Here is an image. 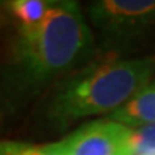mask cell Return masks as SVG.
Returning a JSON list of instances; mask_svg holds the SVG:
<instances>
[{"label": "cell", "instance_id": "cell-1", "mask_svg": "<svg viewBox=\"0 0 155 155\" xmlns=\"http://www.w3.org/2000/svg\"><path fill=\"white\" fill-rule=\"evenodd\" d=\"M95 42L72 0H52L38 26H19L0 63V121L22 114L48 89L88 65Z\"/></svg>", "mask_w": 155, "mask_h": 155}, {"label": "cell", "instance_id": "cell-2", "mask_svg": "<svg viewBox=\"0 0 155 155\" xmlns=\"http://www.w3.org/2000/svg\"><path fill=\"white\" fill-rule=\"evenodd\" d=\"M155 75V56L106 59L88 63L49 91L42 106L46 125L63 132L73 122L112 114L138 94Z\"/></svg>", "mask_w": 155, "mask_h": 155}, {"label": "cell", "instance_id": "cell-3", "mask_svg": "<svg viewBox=\"0 0 155 155\" xmlns=\"http://www.w3.org/2000/svg\"><path fill=\"white\" fill-rule=\"evenodd\" d=\"M101 48L128 49L155 33V0H96L86 7Z\"/></svg>", "mask_w": 155, "mask_h": 155}, {"label": "cell", "instance_id": "cell-4", "mask_svg": "<svg viewBox=\"0 0 155 155\" xmlns=\"http://www.w3.org/2000/svg\"><path fill=\"white\" fill-rule=\"evenodd\" d=\"M131 138L132 128L105 118L86 122L46 147L53 155H135Z\"/></svg>", "mask_w": 155, "mask_h": 155}, {"label": "cell", "instance_id": "cell-5", "mask_svg": "<svg viewBox=\"0 0 155 155\" xmlns=\"http://www.w3.org/2000/svg\"><path fill=\"white\" fill-rule=\"evenodd\" d=\"M106 118L129 128L155 124V79Z\"/></svg>", "mask_w": 155, "mask_h": 155}, {"label": "cell", "instance_id": "cell-6", "mask_svg": "<svg viewBox=\"0 0 155 155\" xmlns=\"http://www.w3.org/2000/svg\"><path fill=\"white\" fill-rule=\"evenodd\" d=\"M5 5L10 16L19 22V26L32 28L43 22L52 6V0H13Z\"/></svg>", "mask_w": 155, "mask_h": 155}, {"label": "cell", "instance_id": "cell-7", "mask_svg": "<svg viewBox=\"0 0 155 155\" xmlns=\"http://www.w3.org/2000/svg\"><path fill=\"white\" fill-rule=\"evenodd\" d=\"M132 150L135 155H145L155 150V124L132 128L131 138Z\"/></svg>", "mask_w": 155, "mask_h": 155}, {"label": "cell", "instance_id": "cell-8", "mask_svg": "<svg viewBox=\"0 0 155 155\" xmlns=\"http://www.w3.org/2000/svg\"><path fill=\"white\" fill-rule=\"evenodd\" d=\"M0 155H53L46 145L19 141H0Z\"/></svg>", "mask_w": 155, "mask_h": 155}]
</instances>
